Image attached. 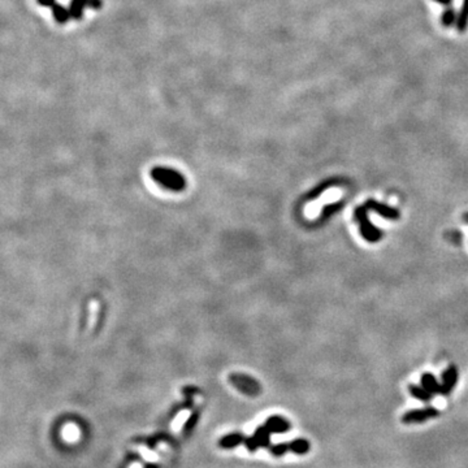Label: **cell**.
<instances>
[{
	"mask_svg": "<svg viewBox=\"0 0 468 468\" xmlns=\"http://www.w3.org/2000/svg\"><path fill=\"white\" fill-rule=\"evenodd\" d=\"M151 177L159 185L170 191H182L186 186L185 179L181 173L165 166H155L151 170Z\"/></svg>",
	"mask_w": 468,
	"mask_h": 468,
	"instance_id": "obj_1",
	"label": "cell"
},
{
	"mask_svg": "<svg viewBox=\"0 0 468 468\" xmlns=\"http://www.w3.org/2000/svg\"><path fill=\"white\" fill-rule=\"evenodd\" d=\"M368 212H370V211H368V208L366 207V204L359 206L354 212V220L359 224V230H361L362 237H363L367 242L376 244V242H379L382 238V233L377 226H375V225L371 222L370 217H368Z\"/></svg>",
	"mask_w": 468,
	"mask_h": 468,
	"instance_id": "obj_2",
	"label": "cell"
},
{
	"mask_svg": "<svg viewBox=\"0 0 468 468\" xmlns=\"http://www.w3.org/2000/svg\"><path fill=\"white\" fill-rule=\"evenodd\" d=\"M229 381L234 388L247 397H256L262 391V386L254 377L246 373H231L229 376Z\"/></svg>",
	"mask_w": 468,
	"mask_h": 468,
	"instance_id": "obj_3",
	"label": "cell"
},
{
	"mask_svg": "<svg viewBox=\"0 0 468 468\" xmlns=\"http://www.w3.org/2000/svg\"><path fill=\"white\" fill-rule=\"evenodd\" d=\"M440 410L436 407L427 406L423 408H414L404 413L400 418L403 424H422V423L428 422V420L436 419L440 416Z\"/></svg>",
	"mask_w": 468,
	"mask_h": 468,
	"instance_id": "obj_4",
	"label": "cell"
},
{
	"mask_svg": "<svg viewBox=\"0 0 468 468\" xmlns=\"http://www.w3.org/2000/svg\"><path fill=\"white\" fill-rule=\"evenodd\" d=\"M458 368L455 366H449L441 375V394L447 397L455 388L458 382Z\"/></svg>",
	"mask_w": 468,
	"mask_h": 468,
	"instance_id": "obj_5",
	"label": "cell"
},
{
	"mask_svg": "<svg viewBox=\"0 0 468 468\" xmlns=\"http://www.w3.org/2000/svg\"><path fill=\"white\" fill-rule=\"evenodd\" d=\"M90 7L93 10H100L103 7L102 0H71L69 11H71L72 19L81 20L83 16V10Z\"/></svg>",
	"mask_w": 468,
	"mask_h": 468,
	"instance_id": "obj_6",
	"label": "cell"
},
{
	"mask_svg": "<svg viewBox=\"0 0 468 468\" xmlns=\"http://www.w3.org/2000/svg\"><path fill=\"white\" fill-rule=\"evenodd\" d=\"M366 207L368 208V211H373V212H376L377 215L382 216V217H385V219L388 220H398L400 216L399 211H398L397 208L380 203L377 200L368 199L366 202Z\"/></svg>",
	"mask_w": 468,
	"mask_h": 468,
	"instance_id": "obj_7",
	"label": "cell"
},
{
	"mask_svg": "<svg viewBox=\"0 0 468 468\" xmlns=\"http://www.w3.org/2000/svg\"><path fill=\"white\" fill-rule=\"evenodd\" d=\"M272 433H286L291 429V424L287 419L280 415H272L264 423Z\"/></svg>",
	"mask_w": 468,
	"mask_h": 468,
	"instance_id": "obj_8",
	"label": "cell"
},
{
	"mask_svg": "<svg viewBox=\"0 0 468 468\" xmlns=\"http://www.w3.org/2000/svg\"><path fill=\"white\" fill-rule=\"evenodd\" d=\"M420 385L424 386L433 395L441 394V382L437 381L436 376L431 372H424L420 377Z\"/></svg>",
	"mask_w": 468,
	"mask_h": 468,
	"instance_id": "obj_9",
	"label": "cell"
},
{
	"mask_svg": "<svg viewBox=\"0 0 468 468\" xmlns=\"http://www.w3.org/2000/svg\"><path fill=\"white\" fill-rule=\"evenodd\" d=\"M245 438H246V436H244L242 433L225 434L219 440V446L221 449H234L238 445L244 444Z\"/></svg>",
	"mask_w": 468,
	"mask_h": 468,
	"instance_id": "obj_10",
	"label": "cell"
},
{
	"mask_svg": "<svg viewBox=\"0 0 468 468\" xmlns=\"http://www.w3.org/2000/svg\"><path fill=\"white\" fill-rule=\"evenodd\" d=\"M289 447L290 451L297 454V455H306L311 449V444L306 438H294L289 442Z\"/></svg>",
	"mask_w": 468,
	"mask_h": 468,
	"instance_id": "obj_11",
	"label": "cell"
},
{
	"mask_svg": "<svg viewBox=\"0 0 468 468\" xmlns=\"http://www.w3.org/2000/svg\"><path fill=\"white\" fill-rule=\"evenodd\" d=\"M271 433L272 432L267 428V425H259L258 428L254 432V436L258 440L260 447L269 449L271 447Z\"/></svg>",
	"mask_w": 468,
	"mask_h": 468,
	"instance_id": "obj_12",
	"label": "cell"
},
{
	"mask_svg": "<svg viewBox=\"0 0 468 468\" xmlns=\"http://www.w3.org/2000/svg\"><path fill=\"white\" fill-rule=\"evenodd\" d=\"M51 11H52V16H53V19H55V21L60 25L67 24V22L72 19V15H71L69 8H65V7L62 6V4L56 3L55 6L51 8Z\"/></svg>",
	"mask_w": 468,
	"mask_h": 468,
	"instance_id": "obj_13",
	"label": "cell"
},
{
	"mask_svg": "<svg viewBox=\"0 0 468 468\" xmlns=\"http://www.w3.org/2000/svg\"><path fill=\"white\" fill-rule=\"evenodd\" d=\"M410 394L413 395L415 399H419L422 402H429L433 398V394L429 393L423 385H416V384H410L408 385Z\"/></svg>",
	"mask_w": 468,
	"mask_h": 468,
	"instance_id": "obj_14",
	"label": "cell"
},
{
	"mask_svg": "<svg viewBox=\"0 0 468 468\" xmlns=\"http://www.w3.org/2000/svg\"><path fill=\"white\" fill-rule=\"evenodd\" d=\"M468 28V0H464L462 11L459 13L458 20H456V29L459 33H464L465 29Z\"/></svg>",
	"mask_w": 468,
	"mask_h": 468,
	"instance_id": "obj_15",
	"label": "cell"
},
{
	"mask_svg": "<svg viewBox=\"0 0 468 468\" xmlns=\"http://www.w3.org/2000/svg\"><path fill=\"white\" fill-rule=\"evenodd\" d=\"M199 416H200L199 411H195L194 414H191V415L189 416L188 420H186L185 424H184V428H182V432H184L185 436L190 433V432L195 428V425H197L198 422H199Z\"/></svg>",
	"mask_w": 468,
	"mask_h": 468,
	"instance_id": "obj_16",
	"label": "cell"
},
{
	"mask_svg": "<svg viewBox=\"0 0 468 468\" xmlns=\"http://www.w3.org/2000/svg\"><path fill=\"white\" fill-rule=\"evenodd\" d=\"M269 451H271V454L273 456H277V458H280V456L285 455V454H286L287 451H290L289 442H280V444L271 445V447H269Z\"/></svg>",
	"mask_w": 468,
	"mask_h": 468,
	"instance_id": "obj_17",
	"label": "cell"
},
{
	"mask_svg": "<svg viewBox=\"0 0 468 468\" xmlns=\"http://www.w3.org/2000/svg\"><path fill=\"white\" fill-rule=\"evenodd\" d=\"M244 444H245V446H246L247 451H250V453H255L256 450L260 447V445H259L258 440H256L254 434L253 436H249V437L245 438Z\"/></svg>",
	"mask_w": 468,
	"mask_h": 468,
	"instance_id": "obj_18",
	"label": "cell"
},
{
	"mask_svg": "<svg viewBox=\"0 0 468 468\" xmlns=\"http://www.w3.org/2000/svg\"><path fill=\"white\" fill-rule=\"evenodd\" d=\"M454 21H455V13H454V11H445L444 16H442V25H444V26H450Z\"/></svg>",
	"mask_w": 468,
	"mask_h": 468,
	"instance_id": "obj_19",
	"label": "cell"
},
{
	"mask_svg": "<svg viewBox=\"0 0 468 468\" xmlns=\"http://www.w3.org/2000/svg\"><path fill=\"white\" fill-rule=\"evenodd\" d=\"M37 3L42 7H48V8H52V7L56 4V0H37Z\"/></svg>",
	"mask_w": 468,
	"mask_h": 468,
	"instance_id": "obj_20",
	"label": "cell"
},
{
	"mask_svg": "<svg viewBox=\"0 0 468 468\" xmlns=\"http://www.w3.org/2000/svg\"><path fill=\"white\" fill-rule=\"evenodd\" d=\"M434 2H438L441 4H450L451 3V0H434Z\"/></svg>",
	"mask_w": 468,
	"mask_h": 468,
	"instance_id": "obj_21",
	"label": "cell"
},
{
	"mask_svg": "<svg viewBox=\"0 0 468 468\" xmlns=\"http://www.w3.org/2000/svg\"><path fill=\"white\" fill-rule=\"evenodd\" d=\"M464 220H465V221H468V213H465V215H464Z\"/></svg>",
	"mask_w": 468,
	"mask_h": 468,
	"instance_id": "obj_22",
	"label": "cell"
}]
</instances>
